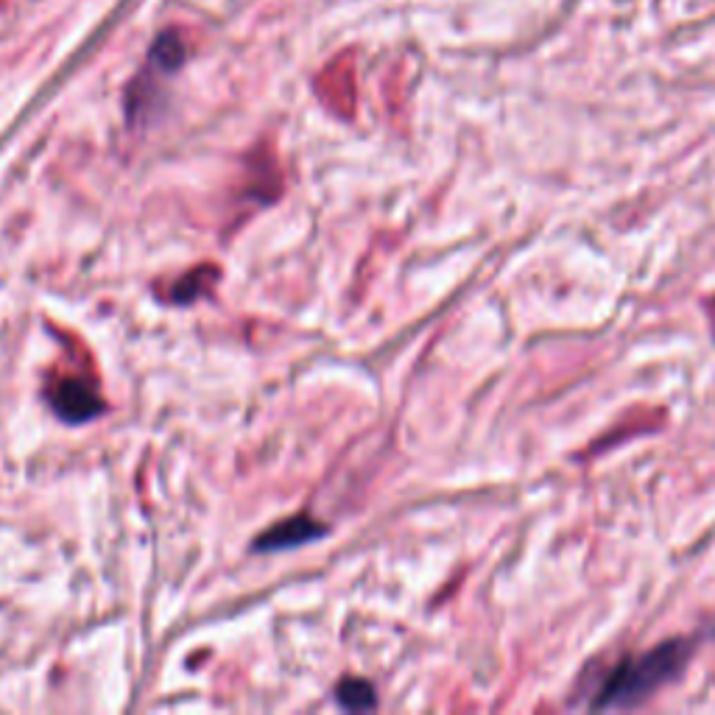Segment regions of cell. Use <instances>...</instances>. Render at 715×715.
<instances>
[{
	"mask_svg": "<svg viewBox=\"0 0 715 715\" xmlns=\"http://www.w3.org/2000/svg\"><path fill=\"white\" fill-rule=\"evenodd\" d=\"M690 657V643L685 640H670V643L657 645L643 657H632L613 668L601 690L595 693L593 707H632L651 696L659 685L670 682L679 670L685 668Z\"/></svg>",
	"mask_w": 715,
	"mask_h": 715,
	"instance_id": "1",
	"label": "cell"
},
{
	"mask_svg": "<svg viewBox=\"0 0 715 715\" xmlns=\"http://www.w3.org/2000/svg\"><path fill=\"white\" fill-rule=\"evenodd\" d=\"M48 399H51L53 411L65 422H87L103 411L101 394L82 378H65V381L53 383Z\"/></svg>",
	"mask_w": 715,
	"mask_h": 715,
	"instance_id": "2",
	"label": "cell"
},
{
	"mask_svg": "<svg viewBox=\"0 0 715 715\" xmlns=\"http://www.w3.org/2000/svg\"><path fill=\"white\" fill-rule=\"evenodd\" d=\"M324 534H328V526H324V522H317L308 515H297L266 531V534L255 542V551H260V554H274V551L299 548L305 542H317L319 537Z\"/></svg>",
	"mask_w": 715,
	"mask_h": 715,
	"instance_id": "3",
	"label": "cell"
},
{
	"mask_svg": "<svg viewBox=\"0 0 715 715\" xmlns=\"http://www.w3.org/2000/svg\"><path fill=\"white\" fill-rule=\"evenodd\" d=\"M335 702L347 710H369L378 704L374 699V688L363 679H342L335 685Z\"/></svg>",
	"mask_w": 715,
	"mask_h": 715,
	"instance_id": "4",
	"label": "cell"
}]
</instances>
